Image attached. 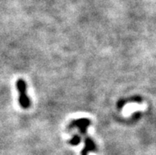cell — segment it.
I'll return each mask as SVG.
<instances>
[{
    "mask_svg": "<svg viewBox=\"0 0 156 155\" xmlns=\"http://www.w3.org/2000/svg\"><path fill=\"white\" fill-rule=\"evenodd\" d=\"M16 86L18 90L19 97H18V102L20 106L24 109H27L31 105L30 99L27 95V85L26 83L22 79H18L16 83Z\"/></svg>",
    "mask_w": 156,
    "mask_h": 155,
    "instance_id": "6da1fadb",
    "label": "cell"
},
{
    "mask_svg": "<svg viewBox=\"0 0 156 155\" xmlns=\"http://www.w3.org/2000/svg\"><path fill=\"white\" fill-rule=\"evenodd\" d=\"M90 125V121L87 118H81V119H78V120H73L71 122V124L68 126V128H78L79 129V132L82 135L86 136L87 133V128Z\"/></svg>",
    "mask_w": 156,
    "mask_h": 155,
    "instance_id": "7a4b0ae2",
    "label": "cell"
},
{
    "mask_svg": "<svg viewBox=\"0 0 156 155\" xmlns=\"http://www.w3.org/2000/svg\"><path fill=\"white\" fill-rule=\"evenodd\" d=\"M97 150V146L90 137L85 138V147L83 148L81 152V155H88V153L91 151Z\"/></svg>",
    "mask_w": 156,
    "mask_h": 155,
    "instance_id": "3957f363",
    "label": "cell"
},
{
    "mask_svg": "<svg viewBox=\"0 0 156 155\" xmlns=\"http://www.w3.org/2000/svg\"><path fill=\"white\" fill-rule=\"evenodd\" d=\"M80 141H81V138L79 137V136H78V135H75L73 138L69 141V143L72 146H76L80 143Z\"/></svg>",
    "mask_w": 156,
    "mask_h": 155,
    "instance_id": "277c9868",
    "label": "cell"
}]
</instances>
